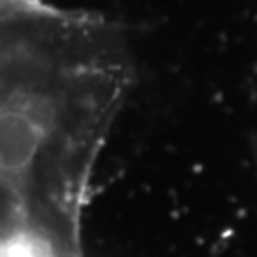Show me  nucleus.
<instances>
[{
  "mask_svg": "<svg viewBox=\"0 0 257 257\" xmlns=\"http://www.w3.org/2000/svg\"><path fill=\"white\" fill-rule=\"evenodd\" d=\"M0 257H55V251L31 232H10L0 238Z\"/></svg>",
  "mask_w": 257,
  "mask_h": 257,
  "instance_id": "2",
  "label": "nucleus"
},
{
  "mask_svg": "<svg viewBox=\"0 0 257 257\" xmlns=\"http://www.w3.org/2000/svg\"><path fill=\"white\" fill-rule=\"evenodd\" d=\"M48 132V120L31 105H0V175L25 174L35 162Z\"/></svg>",
  "mask_w": 257,
  "mask_h": 257,
  "instance_id": "1",
  "label": "nucleus"
}]
</instances>
